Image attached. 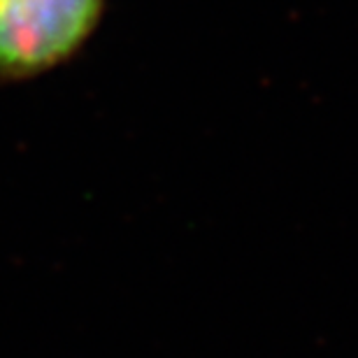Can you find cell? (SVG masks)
<instances>
[{
	"label": "cell",
	"instance_id": "6da1fadb",
	"mask_svg": "<svg viewBox=\"0 0 358 358\" xmlns=\"http://www.w3.org/2000/svg\"><path fill=\"white\" fill-rule=\"evenodd\" d=\"M105 0H0V75L47 73L96 31Z\"/></svg>",
	"mask_w": 358,
	"mask_h": 358
}]
</instances>
